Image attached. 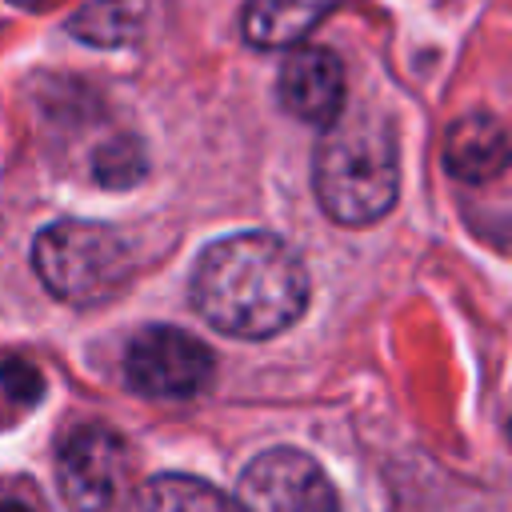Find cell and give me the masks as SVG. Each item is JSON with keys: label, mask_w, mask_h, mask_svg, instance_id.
I'll return each instance as SVG.
<instances>
[{"label": "cell", "mask_w": 512, "mask_h": 512, "mask_svg": "<svg viewBox=\"0 0 512 512\" xmlns=\"http://www.w3.org/2000/svg\"><path fill=\"white\" fill-rule=\"evenodd\" d=\"M192 304L224 336L268 340L308 308V268L280 236L236 232L200 252Z\"/></svg>", "instance_id": "1"}, {"label": "cell", "mask_w": 512, "mask_h": 512, "mask_svg": "<svg viewBox=\"0 0 512 512\" xmlns=\"http://www.w3.org/2000/svg\"><path fill=\"white\" fill-rule=\"evenodd\" d=\"M312 184L324 216L344 228H364L388 216L400 192V156L392 128L368 112L340 116L316 148Z\"/></svg>", "instance_id": "2"}, {"label": "cell", "mask_w": 512, "mask_h": 512, "mask_svg": "<svg viewBox=\"0 0 512 512\" xmlns=\"http://www.w3.org/2000/svg\"><path fill=\"white\" fill-rule=\"evenodd\" d=\"M32 268L40 284L64 304H100L116 296L132 272L124 236L92 220H56L32 240Z\"/></svg>", "instance_id": "3"}, {"label": "cell", "mask_w": 512, "mask_h": 512, "mask_svg": "<svg viewBox=\"0 0 512 512\" xmlns=\"http://www.w3.org/2000/svg\"><path fill=\"white\" fill-rule=\"evenodd\" d=\"M212 372L208 344L172 324H148L124 348V380L148 400H192L212 384Z\"/></svg>", "instance_id": "4"}, {"label": "cell", "mask_w": 512, "mask_h": 512, "mask_svg": "<svg viewBox=\"0 0 512 512\" xmlns=\"http://www.w3.org/2000/svg\"><path fill=\"white\" fill-rule=\"evenodd\" d=\"M232 512H340V500L308 452L268 448L240 472Z\"/></svg>", "instance_id": "5"}, {"label": "cell", "mask_w": 512, "mask_h": 512, "mask_svg": "<svg viewBox=\"0 0 512 512\" xmlns=\"http://www.w3.org/2000/svg\"><path fill=\"white\" fill-rule=\"evenodd\" d=\"M56 480L72 512H108L128 488V444L108 424H80L56 452Z\"/></svg>", "instance_id": "6"}, {"label": "cell", "mask_w": 512, "mask_h": 512, "mask_svg": "<svg viewBox=\"0 0 512 512\" xmlns=\"http://www.w3.org/2000/svg\"><path fill=\"white\" fill-rule=\"evenodd\" d=\"M280 104L304 120L332 128L344 116V64L332 48H292L276 76Z\"/></svg>", "instance_id": "7"}, {"label": "cell", "mask_w": 512, "mask_h": 512, "mask_svg": "<svg viewBox=\"0 0 512 512\" xmlns=\"http://www.w3.org/2000/svg\"><path fill=\"white\" fill-rule=\"evenodd\" d=\"M512 164V132L488 116V112H468L452 120L444 132V168L448 176L464 184H488L504 176Z\"/></svg>", "instance_id": "8"}, {"label": "cell", "mask_w": 512, "mask_h": 512, "mask_svg": "<svg viewBox=\"0 0 512 512\" xmlns=\"http://www.w3.org/2000/svg\"><path fill=\"white\" fill-rule=\"evenodd\" d=\"M336 4L340 0H248L244 4V40L256 48H292Z\"/></svg>", "instance_id": "9"}, {"label": "cell", "mask_w": 512, "mask_h": 512, "mask_svg": "<svg viewBox=\"0 0 512 512\" xmlns=\"http://www.w3.org/2000/svg\"><path fill=\"white\" fill-rule=\"evenodd\" d=\"M148 0H92L72 20L68 32L92 48H128L144 36Z\"/></svg>", "instance_id": "10"}, {"label": "cell", "mask_w": 512, "mask_h": 512, "mask_svg": "<svg viewBox=\"0 0 512 512\" xmlns=\"http://www.w3.org/2000/svg\"><path fill=\"white\" fill-rule=\"evenodd\" d=\"M124 512H232V504L220 496V488H212L200 476L164 472V476L144 480L128 496Z\"/></svg>", "instance_id": "11"}, {"label": "cell", "mask_w": 512, "mask_h": 512, "mask_svg": "<svg viewBox=\"0 0 512 512\" xmlns=\"http://www.w3.org/2000/svg\"><path fill=\"white\" fill-rule=\"evenodd\" d=\"M148 160H144V148L140 140L132 136H120V140H108L96 148L92 156V172H96V184L100 188H128L144 176Z\"/></svg>", "instance_id": "12"}, {"label": "cell", "mask_w": 512, "mask_h": 512, "mask_svg": "<svg viewBox=\"0 0 512 512\" xmlns=\"http://www.w3.org/2000/svg\"><path fill=\"white\" fill-rule=\"evenodd\" d=\"M0 388L12 396V400H32L36 404V396H40V372L32 368V364H24V360H16V356H4L0 360Z\"/></svg>", "instance_id": "13"}, {"label": "cell", "mask_w": 512, "mask_h": 512, "mask_svg": "<svg viewBox=\"0 0 512 512\" xmlns=\"http://www.w3.org/2000/svg\"><path fill=\"white\" fill-rule=\"evenodd\" d=\"M0 512H32V508H24V504H16V500H0Z\"/></svg>", "instance_id": "14"}, {"label": "cell", "mask_w": 512, "mask_h": 512, "mask_svg": "<svg viewBox=\"0 0 512 512\" xmlns=\"http://www.w3.org/2000/svg\"><path fill=\"white\" fill-rule=\"evenodd\" d=\"M12 4H44V0H12Z\"/></svg>", "instance_id": "15"}, {"label": "cell", "mask_w": 512, "mask_h": 512, "mask_svg": "<svg viewBox=\"0 0 512 512\" xmlns=\"http://www.w3.org/2000/svg\"><path fill=\"white\" fill-rule=\"evenodd\" d=\"M508 436H512V424H508Z\"/></svg>", "instance_id": "16"}]
</instances>
